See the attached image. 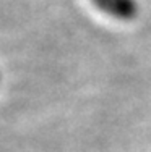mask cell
Wrapping results in <instances>:
<instances>
[{"mask_svg": "<svg viewBox=\"0 0 151 152\" xmlns=\"http://www.w3.org/2000/svg\"><path fill=\"white\" fill-rule=\"evenodd\" d=\"M91 2L107 16L120 21L135 20L140 12V5L136 0H91Z\"/></svg>", "mask_w": 151, "mask_h": 152, "instance_id": "1", "label": "cell"}]
</instances>
